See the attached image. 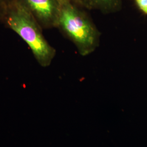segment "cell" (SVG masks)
Wrapping results in <instances>:
<instances>
[{
  "instance_id": "6da1fadb",
  "label": "cell",
  "mask_w": 147,
  "mask_h": 147,
  "mask_svg": "<svg viewBox=\"0 0 147 147\" xmlns=\"http://www.w3.org/2000/svg\"><path fill=\"white\" fill-rule=\"evenodd\" d=\"M0 21L26 43L40 66L51 65L56 50L43 35L42 27L19 0L11 1Z\"/></svg>"
},
{
  "instance_id": "7a4b0ae2",
  "label": "cell",
  "mask_w": 147,
  "mask_h": 147,
  "mask_svg": "<svg viewBox=\"0 0 147 147\" xmlns=\"http://www.w3.org/2000/svg\"><path fill=\"white\" fill-rule=\"evenodd\" d=\"M79 6L70 0H60L56 28L73 43L81 56H87L99 47L101 33Z\"/></svg>"
},
{
  "instance_id": "3957f363",
  "label": "cell",
  "mask_w": 147,
  "mask_h": 147,
  "mask_svg": "<svg viewBox=\"0 0 147 147\" xmlns=\"http://www.w3.org/2000/svg\"><path fill=\"white\" fill-rule=\"evenodd\" d=\"M35 18L42 29L56 28L60 0H19Z\"/></svg>"
},
{
  "instance_id": "277c9868",
  "label": "cell",
  "mask_w": 147,
  "mask_h": 147,
  "mask_svg": "<svg viewBox=\"0 0 147 147\" xmlns=\"http://www.w3.org/2000/svg\"><path fill=\"white\" fill-rule=\"evenodd\" d=\"M82 7L87 9H97L104 13H112L119 11L121 0H83Z\"/></svg>"
},
{
  "instance_id": "5b68a950",
  "label": "cell",
  "mask_w": 147,
  "mask_h": 147,
  "mask_svg": "<svg viewBox=\"0 0 147 147\" xmlns=\"http://www.w3.org/2000/svg\"><path fill=\"white\" fill-rule=\"evenodd\" d=\"M137 6L144 14L147 15V0H135Z\"/></svg>"
},
{
  "instance_id": "8992f818",
  "label": "cell",
  "mask_w": 147,
  "mask_h": 147,
  "mask_svg": "<svg viewBox=\"0 0 147 147\" xmlns=\"http://www.w3.org/2000/svg\"><path fill=\"white\" fill-rule=\"evenodd\" d=\"M11 1L12 0H0V20Z\"/></svg>"
},
{
  "instance_id": "52a82bcc",
  "label": "cell",
  "mask_w": 147,
  "mask_h": 147,
  "mask_svg": "<svg viewBox=\"0 0 147 147\" xmlns=\"http://www.w3.org/2000/svg\"><path fill=\"white\" fill-rule=\"evenodd\" d=\"M72 2H74L75 3L77 4L80 6H82V1L83 0H70Z\"/></svg>"
}]
</instances>
